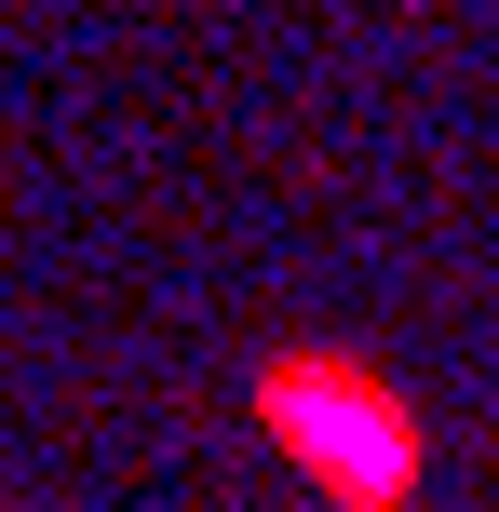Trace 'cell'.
<instances>
[{
	"mask_svg": "<svg viewBox=\"0 0 499 512\" xmlns=\"http://www.w3.org/2000/svg\"><path fill=\"white\" fill-rule=\"evenodd\" d=\"M243 405H257V445L324 512H419L432 418H419V391H405L392 364H365L351 337H270Z\"/></svg>",
	"mask_w": 499,
	"mask_h": 512,
	"instance_id": "6da1fadb",
	"label": "cell"
}]
</instances>
